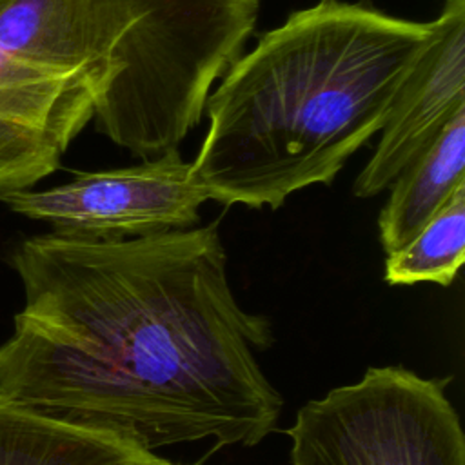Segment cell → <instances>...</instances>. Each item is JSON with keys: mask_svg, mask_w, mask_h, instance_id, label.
<instances>
[{"mask_svg": "<svg viewBox=\"0 0 465 465\" xmlns=\"http://www.w3.org/2000/svg\"><path fill=\"white\" fill-rule=\"evenodd\" d=\"M416 62L398 87L378 147L354 182L371 198L392 183L465 109V0H447Z\"/></svg>", "mask_w": 465, "mask_h": 465, "instance_id": "cell-6", "label": "cell"}, {"mask_svg": "<svg viewBox=\"0 0 465 465\" xmlns=\"http://www.w3.org/2000/svg\"><path fill=\"white\" fill-rule=\"evenodd\" d=\"M0 465H169L109 429L73 421L0 394Z\"/></svg>", "mask_w": 465, "mask_h": 465, "instance_id": "cell-8", "label": "cell"}, {"mask_svg": "<svg viewBox=\"0 0 465 465\" xmlns=\"http://www.w3.org/2000/svg\"><path fill=\"white\" fill-rule=\"evenodd\" d=\"M25 294L0 345V394L153 450L213 438L252 447L282 396L254 349L269 322L236 302L216 223L94 240H24Z\"/></svg>", "mask_w": 465, "mask_h": 465, "instance_id": "cell-1", "label": "cell"}, {"mask_svg": "<svg viewBox=\"0 0 465 465\" xmlns=\"http://www.w3.org/2000/svg\"><path fill=\"white\" fill-rule=\"evenodd\" d=\"M262 0H0V51L76 74L96 129L149 160L198 125Z\"/></svg>", "mask_w": 465, "mask_h": 465, "instance_id": "cell-3", "label": "cell"}, {"mask_svg": "<svg viewBox=\"0 0 465 465\" xmlns=\"http://www.w3.org/2000/svg\"><path fill=\"white\" fill-rule=\"evenodd\" d=\"M169 465H173V463H169Z\"/></svg>", "mask_w": 465, "mask_h": 465, "instance_id": "cell-11", "label": "cell"}, {"mask_svg": "<svg viewBox=\"0 0 465 465\" xmlns=\"http://www.w3.org/2000/svg\"><path fill=\"white\" fill-rule=\"evenodd\" d=\"M287 434L292 465H465L445 381L403 367H371L307 401Z\"/></svg>", "mask_w": 465, "mask_h": 465, "instance_id": "cell-4", "label": "cell"}, {"mask_svg": "<svg viewBox=\"0 0 465 465\" xmlns=\"http://www.w3.org/2000/svg\"><path fill=\"white\" fill-rule=\"evenodd\" d=\"M465 183V109L392 180L380 213V242L387 254L405 245Z\"/></svg>", "mask_w": 465, "mask_h": 465, "instance_id": "cell-9", "label": "cell"}, {"mask_svg": "<svg viewBox=\"0 0 465 465\" xmlns=\"http://www.w3.org/2000/svg\"><path fill=\"white\" fill-rule=\"evenodd\" d=\"M91 118L93 100L76 74L0 51V194L54 173Z\"/></svg>", "mask_w": 465, "mask_h": 465, "instance_id": "cell-7", "label": "cell"}, {"mask_svg": "<svg viewBox=\"0 0 465 465\" xmlns=\"http://www.w3.org/2000/svg\"><path fill=\"white\" fill-rule=\"evenodd\" d=\"M209 200L196 182L191 162L178 149L138 165L78 173L71 182L35 191L0 194L13 213L47 222L65 236L122 240L198 223V209Z\"/></svg>", "mask_w": 465, "mask_h": 465, "instance_id": "cell-5", "label": "cell"}, {"mask_svg": "<svg viewBox=\"0 0 465 465\" xmlns=\"http://www.w3.org/2000/svg\"><path fill=\"white\" fill-rule=\"evenodd\" d=\"M465 260V183L398 251L387 254L385 280L391 285L421 282L449 287Z\"/></svg>", "mask_w": 465, "mask_h": 465, "instance_id": "cell-10", "label": "cell"}, {"mask_svg": "<svg viewBox=\"0 0 465 465\" xmlns=\"http://www.w3.org/2000/svg\"><path fill=\"white\" fill-rule=\"evenodd\" d=\"M430 31L363 2L291 13L207 98L209 129L191 165L209 200L278 209L300 189L329 185L383 127Z\"/></svg>", "mask_w": 465, "mask_h": 465, "instance_id": "cell-2", "label": "cell"}]
</instances>
